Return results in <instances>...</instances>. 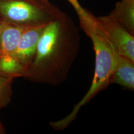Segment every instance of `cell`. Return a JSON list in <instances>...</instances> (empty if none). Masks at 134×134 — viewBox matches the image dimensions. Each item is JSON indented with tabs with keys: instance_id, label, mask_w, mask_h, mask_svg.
<instances>
[{
	"instance_id": "obj_13",
	"label": "cell",
	"mask_w": 134,
	"mask_h": 134,
	"mask_svg": "<svg viewBox=\"0 0 134 134\" xmlns=\"http://www.w3.org/2000/svg\"><path fill=\"white\" fill-rule=\"evenodd\" d=\"M44 1H49V0H44Z\"/></svg>"
},
{
	"instance_id": "obj_10",
	"label": "cell",
	"mask_w": 134,
	"mask_h": 134,
	"mask_svg": "<svg viewBox=\"0 0 134 134\" xmlns=\"http://www.w3.org/2000/svg\"><path fill=\"white\" fill-rule=\"evenodd\" d=\"M76 10L79 19L85 17L87 14V10L83 8L78 0H67Z\"/></svg>"
},
{
	"instance_id": "obj_5",
	"label": "cell",
	"mask_w": 134,
	"mask_h": 134,
	"mask_svg": "<svg viewBox=\"0 0 134 134\" xmlns=\"http://www.w3.org/2000/svg\"><path fill=\"white\" fill-rule=\"evenodd\" d=\"M46 24L27 27L19 39L15 56L27 71L35 58L39 39Z\"/></svg>"
},
{
	"instance_id": "obj_7",
	"label": "cell",
	"mask_w": 134,
	"mask_h": 134,
	"mask_svg": "<svg viewBox=\"0 0 134 134\" xmlns=\"http://www.w3.org/2000/svg\"><path fill=\"white\" fill-rule=\"evenodd\" d=\"M27 27L29 26L12 24L2 20L0 32V56H15L19 39Z\"/></svg>"
},
{
	"instance_id": "obj_6",
	"label": "cell",
	"mask_w": 134,
	"mask_h": 134,
	"mask_svg": "<svg viewBox=\"0 0 134 134\" xmlns=\"http://www.w3.org/2000/svg\"><path fill=\"white\" fill-rule=\"evenodd\" d=\"M115 66L111 84L115 83L124 89L134 90V61L121 55L115 49Z\"/></svg>"
},
{
	"instance_id": "obj_11",
	"label": "cell",
	"mask_w": 134,
	"mask_h": 134,
	"mask_svg": "<svg viewBox=\"0 0 134 134\" xmlns=\"http://www.w3.org/2000/svg\"><path fill=\"white\" fill-rule=\"evenodd\" d=\"M8 80L0 76V100L4 94L7 86L8 85Z\"/></svg>"
},
{
	"instance_id": "obj_9",
	"label": "cell",
	"mask_w": 134,
	"mask_h": 134,
	"mask_svg": "<svg viewBox=\"0 0 134 134\" xmlns=\"http://www.w3.org/2000/svg\"><path fill=\"white\" fill-rule=\"evenodd\" d=\"M0 72L7 75L26 74L27 70L15 56H0Z\"/></svg>"
},
{
	"instance_id": "obj_3",
	"label": "cell",
	"mask_w": 134,
	"mask_h": 134,
	"mask_svg": "<svg viewBox=\"0 0 134 134\" xmlns=\"http://www.w3.org/2000/svg\"><path fill=\"white\" fill-rule=\"evenodd\" d=\"M64 13L49 1L0 0V18L24 26L47 24Z\"/></svg>"
},
{
	"instance_id": "obj_2",
	"label": "cell",
	"mask_w": 134,
	"mask_h": 134,
	"mask_svg": "<svg viewBox=\"0 0 134 134\" xmlns=\"http://www.w3.org/2000/svg\"><path fill=\"white\" fill-rule=\"evenodd\" d=\"M79 19L81 29L91 39L93 44L96 56L94 73L88 91L74 106L72 111L61 120L53 122L54 128L59 131L66 129L76 119L83 106L111 84L115 69V48L98 24L96 16L87 11L86 16Z\"/></svg>"
},
{
	"instance_id": "obj_8",
	"label": "cell",
	"mask_w": 134,
	"mask_h": 134,
	"mask_svg": "<svg viewBox=\"0 0 134 134\" xmlns=\"http://www.w3.org/2000/svg\"><path fill=\"white\" fill-rule=\"evenodd\" d=\"M109 15L134 35V0H121Z\"/></svg>"
},
{
	"instance_id": "obj_12",
	"label": "cell",
	"mask_w": 134,
	"mask_h": 134,
	"mask_svg": "<svg viewBox=\"0 0 134 134\" xmlns=\"http://www.w3.org/2000/svg\"><path fill=\"white\" fill-rule=\"evenodd\" d=\"M1 25H2V19L0 18V32H1Z\"/></svg>"
},
{
	"instance_id": "obj_4",
	"label": "cell",
	"mask_w": 134,
	"mask_h": 134,
	"mask_svg": "<svg viewBox=\"0 0 134 134\" xmlns=\"http://www.w3.org/2000/svg\"><path fill=\"white\" fill-rule=\"evenodd\" d=\"M106 37L121 55L134 61V36L110 15L96 17Z\"/></svg>"
},
{
	"instance_id": "obj_1",
	"label": "cell",
	"mask_w": 134,
	"mask_h": 134,
	"mask_svg": "<svg viewBox=\"0 0 134 134\" xmlns=\"http://www.w3.org/2000/svg\"><path fill=\"white\" fill-rule=\"evenodd\" d=\"M76 25L64 13L46 24L25 76L58 86L66 80L80 46Z\"/></svg>"
}]
</instances>
